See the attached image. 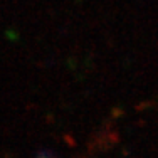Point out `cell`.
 Wrapping results in <instances>:
<instances>
[{
  "instance_id": "obj_1",
  "label": "cell",
  "mask_w": 158,
  "mask_h": 158,
  "mask_svg": "<svg viewBox=\"0 0 158 158\" xmlns=\"http://www.w3.org/2000/svg\"><path fill=\"white\" fill-rule=\"evenodd\" d=\"M39 158H54V156H52L49 152H40L39 153Z\"/></svg>"
}]
</instances>
